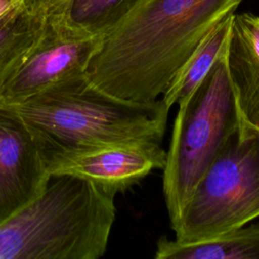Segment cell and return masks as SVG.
I'll list each match as a JSON object with an SVG mask.
<instances>
[{
	"label": "cell",
	"instance_id": "9",
	"mask_svg": "<svg viewBox=\"0 0 259 259\" xmlns=\"http://www.w3.org/2000/svg\"><path fill=\"white\" fill-rule=\"evenodd\" d=\"M241 124L259 131V17L233 15L226 53Z\"/></svg>",
	"mask_w": 259,
	"mask_h": 259
},
{
	"label": "cell",
	"instance_id": "13",
	"mask_svg": "<svg viewBox=\"0 0 259 259\" xmlns=\"http://www.w3.org/2000/svg\"><path fill=\"white\" fill-rule=\"evenodd\" d=\"M137 0H69L64 8L68 23L89 35L102 36Z\"/></svg>",
	"mask_w": 259,
	"mask_h": 259
},
{
	"label": "cell",
	"instance_id": "2",
	"mask_svg": "<svg viewBox=\"0 0 259 259\" xmlns=\"http://www.w3.org/2000/svg\"><path fill=\"white\" fill-rule=\"evenodd\" d=\"M0 108L26 125L45 159L119 144H161L170 109L161 97L148 103L115 97L85 73Z\"/></svg>",
	"mask_w": 259,
	"mask_h": 259
},
{
	"label": "cell",
	"instance_id": "10",
	"mask_svg": "<svg viewBox=\"0 0 259 259\" xmlns=\"http://www.w3.org/2000/svg\"><path fill=\"white\" fill-rule=\"evenodd\" d=\"M155 259H259V225L235 228L213 238L181 243L162 236Z\"/></svg>",
	"mask_w": 259,
	"mask_h": 259
},
{
	"label": "cell",
	"instance_id": "1",
	"mask_svg": "<svg viewBox=\"0 0 259 259\" xmlns=\"http://www.w3.org/2000/svg\"><path fill=\"white\" fill-rule=\"evenodd\" d=\"M242 0H137L102 36L85 74L121 99H159L208 32Z\"/></svg>",
	"mask_w": 259,
	"mask_h": 259
},
{
	"label": "cell",
	"instance_id": "4",
	"mask_svg": "<svg viewBox=\"0 0 259 259\" xmlns=\"http://www.w3.org/2000/svg\"><path fill=\"white\" fill-rule=\"evenodd\" d=\"M227 48L193 92L178 102L163 168V194L171 228L201 175L241 125L227 69Z\"/></svg>",
	"mask_w": 259,
	"mask_h": 259
},
{
	"label": "cell",
	"instance_id": "11",
	"mask_svg": "<svg viewBox=\"0 0 259 259\" xmlns=\"http://www.w3.org/2000/svg\"><path fill=\"white\" fill-rule=\"evenodd\" d=\"M47 19L35 5L0 18V90L40 39Z\"/></svg>",
	"mask_w": 259,
	"mask_h": 259
},
{
	"label": "cell",
	"instance_id": "5",
	"mask_svg": "<svg viewBox=\"0 0 259 259\" xmlns=\"http://www.w3.org/2000/svg\"><path fill=\"white\" fill-rule=\"evenodd\" d=\"M259 217V131L241 124L195 185L172 230L192 243Z\"/></svg>",
	"mask_w": 259,
	"mask_h": 259
},
{
	"label": "cell",
	"instance_id": "7",
	"mask_svg": "<svg viewBox=\"0 0 259 259\" xmlns=\"http://www.w3.org/2000/svg\"><path fill=\"white\" fill-rule=\"evenodd\" d=\"M45 161L51 175H76L116 194L136 184L153 170L163 169L166 151L160 143L136 142L52 155Z\"/></svg>",
	"mask_w": 259,
	"mask_h": 259
},
{
	"label": "cell",
	"instance_id": "8",
	"mask_svg": "<svg viewBox=\"0 0 259 259\" xmlns=\"http://www.w3.org/2000/svg\"><path fill=\"white\" fill-rule=\"evenodd\" d=\"M50 177L29 130L0 108V225L37 197Z\"/></svg>",
	"mask_w": 259,
	"mask_h": 259
},
{
	"label": "cell",
	"instance_id": "14",
	"mask_svg": "<svg viewBox=\"0 0 259 259\" xmlns=\"http://www.w3.org/2000/svg\"><path fill=\"white\" fill-rule=\"evenodd\" d=\"M35 0H0V18L32 7Z\"/></svg>",
	"mask_w": 259,
	"mask_h": 259
},
{
	"label": "cell",
	"instance_id": "15",
	"mask_svg": "<svg viewBox=\"0 0 259 259\" xmlns=\"http://www.w3.org/2000/svg\"><path fill=\"white\" fill-rule=\"evenodd\" d=\"M69 0H35L34 5L42 8L47 11V13L63 10L68 3Z\"/></svg>",
	"mask_w": 259,
	"mask_h": 259
},
{
	"label": "cell",
	"instance_id": "12",
	"mask_svg": "<svg viewBox=\"0 0 259 259\" xmlns=\"http://www.w3.org/2000/svg\"><path fill=\"white\" fill-rule=\"evenodd\" d=\"M233 15L234 13L227 15L208 32L182 66L167 91L161 96L169 108L174 103L184 100L193 92L210 70L215 60L226 50L229 42Z\"/></svg>",
	"mask_w": 259,
	"mask_h": 259
},
{
	"label": "cell",
	"instance_id": "6",
	"mask_svg": "<svg viewBox=\"0 0 259 259\" xmlns=\"http://www.w3.org/2000/svg\"><path fill=\"white\" fill-rule=\"evenodd\" d=\"M101 36L72 27L64 9L48 13L45 31L26 60L0 90V107L19 103L80 73L99 47Z\"/></svg>",
	"mask_w": 259,
	"mask_h": 259
},
{
	"label": "cell",
	"instance_id": "3",
	"mask_svg": "<svg viewBox=\"0 0 259 259\" xmlns=\"http://www.w3.org/2000/svg\"><path fill=\"white\" fill-rule=\"evenodd\" d=\"M115 194L71 174L0 225V259H98L115 220Z\"/></svg>",
	"mask_w": 259,
	"mask_h": 259
}]
</instances>
